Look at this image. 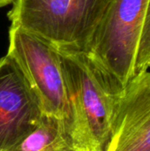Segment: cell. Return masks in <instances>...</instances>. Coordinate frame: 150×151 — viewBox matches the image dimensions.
Returning a JSON list of instances; mask_svg holds the SVG:
<instances>
[{
    "label": "cell",
    "instance_id": "7a4b0ae2",
    "mask_svg": "<svg viewBox=\"0 0 150 151\" xmlns=\"http://www.w3.org/2000/svg\"><path fill=\"white\" fill-rule=\"evenodd\" d=\"M111 0H15L8 18L57 48L85 51Z\"/></svg>",
    "mask_w": 150,
    "mask_h": 151
},
{
    "label": "cell",
    "instance_id": "30bf717a",
    "mask_svg": "<svg viewBox=\"0 0 150 151\" xmlns=\"http://www.w3.org/2000/svg\"><path fill=\"white\" fill-rule=\"evenodd\" d=\"M149 68H150V65H149Z\"/></svg>",
    "mask_w": 150,
    "mask_h": 151
},
{
    "label": "cell",
    "instance_id": "9c48e42d",
    "mask_svg": "<svg viewBox=\"0 0 150 151\" xmlns=\"http://www.w3.org/2000/svg\"><path fill=\"white\" fill-rule=\"evenodd\" d=\"M15 0H0V7H4L9 4H12Z\"/></svg>",
    "mask_w": 150,
    "mask_h": 151
},
{
    "label": "cell",
    "instance_id": "5b68a950",
    "mask_svg": "<svg viewBox=\"0 0 150 151\" xmlns=\"http://www.w3.org/2000/svg\"><path fill=\"white\" fill-rule=\"evenodd\" d=\"M41 105L20 69L6 54L0 58V151H11L37 126Z\"/></svg>",
    "mask_w": 150,
    "mask_h": 151
},
{
    "label": "cell",
    "instance_id": "3957f363",
    "mask_svg": "<svg viewBox=\"0 0 150 151\" xmlns=\"http://www.w3.org/2000/svg\"><path fill=\"white\" fill-rule=\"evenodd\" d=\"M7 54L20 69L43 114L64 120L71 129L70 104L57 48L34 33L11 25Z\"/></svg>",
    "mask_w": 150,
    "mask_h": 151
},
{
    "label": "cell",
    "instance_id": "ba28073f",
    "mask_svg": "<svg viewBox=\"0 0 150 151\" xmlns=\"http://www.w3.org/2000/svg\"><path fill=\"white\" fill-rule=\"evenodd\" d=\"M150 65V0L143 20L137 48L134 65V76L149 69Z\"/></svg>",
    "mask_w": 150,
    "mask_h": 151
},
{
    "label": "cell",
    "instance_id": "8fae6325",
    "mask_svg": "<svg viewBox=\"0 0 150 151\" xmlns=\"http://www.w3.org/2000/svg\"></svg>",
    "mask_w": 150,
    "mask_h": 151
},
{
    "label": "cell",
    "instance_id": "277c9868",
    "mask_svg": "<svg viewBox=\"0 0 150 151\" xmlns=\"http://www.w3.org/2000/svg\"><path fill=\"white\" fill-rule=\"evenodd\" d=\"M149 0H111L85 52L125 88L134 76Z\"/></svg>",
    "mask_w": 150,
    "mask_h": 151
},
{
    "label": "cell",
    "instance_id": "52a82bcc",
    "mask_svg": "<svg viewBox=\"0 0 150 151\" xmlns=\"http://www.w3.org/2000/svg\"><path fill=\"white\" fill-rule=\"evenodd\" d=\"M11 151H78L69 126L43 114L37 126Z\"/></svg>",
    "mask_w": 150,
    "mask_h": 151
},
{
    "label": "cell",
    "instance_id": "8992f818",
    "mask_svg": "<svg viewBox=\"0 0 150 151\" xmlns=\"http://www.w3.org/2000/svg\"><path fill=\"white\" fill-rule=\"evenodd\" d=\"M106 151H150V71L127 83L118 104Z\"/></svg>",
    "mask_w": 150,
    "mask_h": 151
},
{
    "label": "cell",
    "instance_id": "6da1fadb",
    "mask_svg": "<svg viewBox=\"0 0 150 151\" xmlns=\"http://www.w3.org/2000/svg\"><path fill=\"white\" fill-rule=\"evenodd\" d=\"M57 51L75 146L78 151H106L125 87L87 52L62 48Z\"/></svg>",
    "mask_w": 150,
    "mask_h": 151
}]
</instances>
